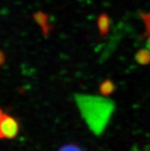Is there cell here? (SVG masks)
I'll return each mask as SVG.
<instances>
[{
    "label": "cell",
    "mask_w": 150,
    "mask_h": 151,
    "mask_svg": "<svg viewBox=\"0 0 150 151\" xmlns=\"http://www.w3.org/2000/svg\"><path fill=\"white\" fill-rule=\"evenodd\" d=\"M19 129L17 119L0 108V140H12L18 136Z\"/></svg>",
    "instance_id": "1"
},
{
    "label": "cell",
    "mask_w": 150,
    "mask_h": 151,
    "mask_svg": "<svg viewBox=\"0 0 150 151\" xmlns=\"http://www.w3.org/2000/svg\"><path fill=\"white\" fill-rule=\"evenodd\" d=\"M33 19L42 30L44 36H48L52 31V26L49 23L48 15L43 12H36L33 15Z\"/></svg>",
    "instance_id": "2"
},
{
    "label": "cell",
    "mask_w": 150,
    "mask_h": 151,
    "mask_svg": "<svg viewBox=\"0 0 150 151\" xmlns=\"http://www.w3.org/2000/svg\"><path fill=\"white\" fill-rule=\"evenodd\" d=\"M97 26L100 36L102 38L106 36L110 29V16L106 13H101L97 19Z\"/></svg>",
    "instance_id": "3"
},
{
    "label": "cell",
    "mask_w": 150,
    "mask_h": 151,
    "mask_svg": "<svg viewBox=\"0 0 150 151\" xmlns=\"http://www.w3.org/2000/svg\"><path fill=\"white\" fill-rule=\"evenodd\" d=\"M115 90H116V85L111 79H106L99 86L100 94L104 97L111 95L115 91Z\"/></svg>",
    "instance_id": "4"
},
{
    "label": "cell",
    "mask_w": 150,
    "mask_h": 151,
    "mask_svg": "<svg viewBox=\"0 0 150 151\" xmlns=\"http://www.w3.org/2000/svg\"><path fill=\"white\" fill-rule=\"evenodd\" d=\"M135 59L139 65H146L150 63V51L149 49H140L136 53Z\"/></svg>",
    "instance_id": "5"
},
{
    "label": "cell",
    "mask_w": 150,
    "mask_h": 151,
    "mask_svg": "<svg viewBox=\"0 0 150 151\" xmlns=\"http://www.w3.org/2000/svg\"><path fill=\"white\" fill-rule=\"evenodd\" d=\"M57 151H84V150L80 147L78 144H67L65 145H63L61 147L59 148Z\"/></svg>",
    "instance_id": "6"
},
{
    "label": "cell",
    "mask_w": 150,
    "mask_h": 151,
    "mask_svg": "<svg viewBox=\"0 0 150 151\" xmlns=\"http://www.w3.org/2000/svg\"><path fill=\"white\" fill-rule=\"evenodd\" d=\"M141 17L146 25V33L148 35H150V13H141Z\"/></svg>",
    "instance_id": "7"
},
{
    "label": "cell",
    "mask_w": 150,
    "mask_h": 151,
    "mask_svg": "<svg viewBox=\"0 0 150 151\" xmlns=\"http://www.w3.org/2000/svg\"><path fill=\"white\" fill-rule=\"evenodd\" d=\"M5 61H6V56H5V54H4L2 51H0V67L5 63Z\"/></svg>",
    "instance_id": "8"
},
{
    "label": "cell",
    "mask_w": 150,
    "mask_h": 151,
    "mask_svg": "<svg viewBox=\"0 0 150 151\" xmlns=\"http://www.w3.org/2000/svg\"><path fill=\"white\" fill-rule=\"evenodd\" d=\"M146 46H147V49H149L150 51V35H148V39H147Z\"/></svg>",
    "instance_id": "9"
}]
</instances>
